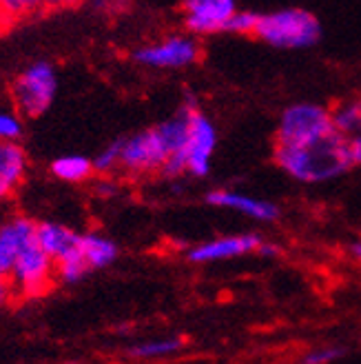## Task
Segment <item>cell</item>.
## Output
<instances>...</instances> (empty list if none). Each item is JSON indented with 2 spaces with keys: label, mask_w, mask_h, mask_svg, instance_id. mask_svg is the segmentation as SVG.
Returning a JSON list of instances; mask_svg holds the SVG:
<instances>
[{
  "label": "cell",
  "mask_w": 361,
  "mask_h": 364,
  "mask_svg": "<svg viewBox=\"0 0 361 364\" xmlns=\"http://www.w3.org/2000/svg\"><path fill=\"white\" fill-rule=\"evenodd\" d=\"M275 160L288 176L306 185L335 180L352 167L350 142L337 129L299 147H275Z\"/></svg>",
  "instance_id": "obj_1"
},
{
  "label": "cell",
  "mask_w": 361,
  "mask_h": 364,
  "mask_svg": "<svg viewBox=\"0 0 361 364\" xmlns=\"http://www.w3.org/2000/svg\"><path fill=\"white\" fill-rule=\"evenodd\" d=\"M255 36L277 49H306L321 38L317 16L301 7L260 14Z\"/></svg>",
  "instance_id": "obj_2"
},
{
  "label": "cell",
  "mask_w": 361,
  "mask_h": 364,
  "mask_svg": "<svg viewBox=\"0 0 361 364\" xmlns=\"http://www.w3.org/2000/svg\"><path fill=\"white\" fill-rule=\"evenodd\" d=\"M215 144H218V129H215L211 118L195 107L191 112L189 138H187L184 149L169 158L162 173L167 178H177L182 173L204 178L211 169V158L215 154Z\"/></svg>",
  "instance_id": "obj_3"
},
{
  "label": "cell",
  "mask_w": 361,
  "mask_h": 364,
  "mask_svg": "<svg viewBox=\"0 0 361 364\" xmlns=\"http://www.w3.org/2000/svg\"><path fill=\"white\" fill-rule=\"evenodd\" d=\"M58 94V74L51 63L35 60L25 67L11 82V100L16 114L23 118H40Z\"/></svg>",
  "instance_id": "obj_4"
},
{
  "label": "cell",
  "mask_w": 361,
  "mask_h": 364,
  "mask_svg": "<svg viewBox=\"0 0 361 364\" xmlns=\"http://www.w3.org/2000/svg\"><path fill=\"white\" fill-rule=\"evenodd\" d=\"M333 129V114L328 109L311 102H297L288 107L279 118L275 147H299L331 134Z\"/></svg>",
  "instance_id": "obj_5"
},
{
  "label": "cell",
  "mask_w": 361,
  "mask_h": 364,
  "mask_svg": "<svg viewBox=\"0 0 361 364\" xmlns=\"http://www.w3.org/2000/svg\"><path fill=\"white\" fill-rule=\"evenodd\" d=\"M169 158H171V149L157 127L138 132L129 138H122L120 169L129 176L162 173Z\"/></svg>",
  "instance_id": "obj_6"
},
{
  "label": "cell",
  "mask_w": 361,
  "mask_h": 364,
  "mask_svg": "<svg viewBox=\"0 0 361 364\" xmlns=\"http://www.w3.org/2000/svg\"><path fill=\"white\" fill-rule=\"evenodd\" d=\"M53 280H56V262L47 256L33 238L21 253L9 276L13 298H40L51 289Z\"/></svg>",
  "instance_id": "obj_7"
},
{
  "label": "cell",
  "mask_w": 361,
  "mask_h": 364,
  "mask_svg": "<svg viewBox=\"0 0 361 364\" xmlns=\"http://www.w3.org/2000/svg\"><path fill=\"white\" fill-rule=\"evenodd\" d=\"M200 58V43L193 36L175 33L133 51V60L153 69H184Z\"/></svg>",
  "instance_id": "obj_8"
},
{
  "label": "cell",
  "mask_w": 361,
  "mask_h": 364,
  "mask_svg": "<svg viewBox=\"0 0 361 364\" xmlns=\"http://www.w3.org/2000/svg\"><path fill=\"white\" fill-rule=\"evenodd\" d=\"M235 11L238 5L233 0H189L184 5V25L195 36L226 31Z\"/></svg>",
  "instance_id": "obj_9"
},
{
  "label": "cell",
  "mask_w": 361,
  "mask_h": 364,
  "mask_svg": "<svg viewBox=\"0 0 361 364\" xmlns=\"http://www.w3.org/2000/svg\"><path fill=\"white\" fill-rule=\"evenodd\" d=\"M264 245V238L257 233H238V235H224L209 242L197 245L189 251V260L204 264V262H220V260H233L248 253H257Z\"/></svg>",
  "instance_id": "obj_10"
},
{
  "label": "cell",
  "mask_w": 361,
  "mask_h": 364,
  "mask_svg": "<svg viewBox=\"0 0 361 364\" xmlns=\"http://www.w3.org/2000/svg\"><path fill=\"white\" fill-rule=\"evenodd\" d=\"M35 238V223L27 215H11L0 223V278L11 276L25 247Z\"/></svg>",
  "instance_id": "obj_11"
},
{
  "label": "cell",
  "mask_w": 361,
  "mask_h": 364,
  "mask_svg": "<svg viewBox=\"0 0 361 364\" xmlns=\"http://www.w3.org/2000/svg\"><path fill=\"white\" fill-rule=\"evenodd\" d=\"M206 203L213 207H222V209H231L244 213L248 218H255V220L262 223H273L279 218V209L275 203H268V200L255 198V196H246L240 191H228V189H215L209 191Z\"/></svg>",
  "instance_id": "obj_12"
},
{
  "label": "cell",
  "mask_w": 361,
  "mask_h": 364,
  "mask_svg": "<svg viewBox=\"0 0 361 364\" xmlns=\"http://www.w3.org/2000/svg\"><path fill=\"white\" fill-rule=\"evenodd\" d=\"M29 158L21 142H0V203L23 185Z\"/></svg>",
  "instance_id": "obj_13"
},
{
  "label": "cell",
  "mask_w": 361,
  "mask_h": 364,
  "mask_svg": "<svg viewBox=\"0 0 361 364\" xmlns=\"http://www.w3.org/2000/svg\"><path fill=\"white\" fill-rule=\"evenodd\" d=\"M78 238H80V233L62 223H53V220L35 223V242H38V247L53 262L62 260L67 253L74 251L78 245Z\"/></svg>",
  "instance_id": "obj_14"
},
{
  "label": "cell",
  "mask_w": 361,
  "mask_h": 364,
  "mask_svg": "<svg viewBox=\"0 0 361 364\" xmlns=\"http://www.w3.org/2000/svg\"><path fill=\"white\" fill-rule=\"evenodd\" d=\"M76 251L80 253V258L87 264L89 273L113 264L118 260V253H120L118 245L111 238H106V235L96 233V231L80 233Z\"/></svg>",
  "instance_id": "obj_15"
},
{
  "label": "cell",
  "mask_w": 361,
  "mask_h": 364,
  "mask_svg": "<svg viewBox=\"0 0 361 364\" xmlns=\"http://www.w3.org/2000/svg\"><path fill=\"white\" fill-rule=\"evenodd\" d=\"M51 173L62 182H71V185H78L94 176V160H89L87 156H60L51 162Z\"/></svg>",
  "instance_id": "obj_16"
},
{
  "label": "cell",
  "mask_w": 361,
  "mask_h": 364,
  "mask_svg": "<svg viewBox=\"0 0 361 364\" xmlns=\"http://www.w3.org/2000/svg\"><path fill=\"white\" fill-rule=\"evenodd\" d=\"M182 340L179 338H160V340H147L140 342L129 349V353L138 360H155V358H167L175 351L182 349Z\"/></svg>",
  "instance_id": "obj_17"
},
{
  "label": "cell",
  "mask_w": 361,
  "mask_h": 364,
  "mask_svg": "<svg viewBox=\"0 0 361 364\" xmlns=\"http://www.w3.org/2000/svg\"><path fill=\"white\" fill-rule=\"evenodd\" d=\"M333 114V124L335 129L344 136L346 140H352L355 136L361 134V112H359V102H346L341 105L337 112Z\"/></svg>",
  "instance_id": "obj_18"
},
{
  "label": "cell",
  "mask_w": 361,
  "mask_h": 364,
  "mask_svg": "<svg viewBox=\"0 0 361 364\" xmlns=\"http://www.w3.org/2000/svg\"><path fill=\"white\" fill-rule=\"evenodd\" d=\"M120 160H122V138L109 142L106 147L94 158V171L106 176L116 169H120Z\"/></svg>",
  "instance_id": "obj_19"
},
{
  "label": "cell",
  "mask_w": 361,
  "mask_h": 364,
  "mask_svg": "<svg viewBox=\"0 0 361 364\" xmlns=\"http://www.w3.org/2000/svg\"><path fill=\"white\" fill-rule=\"evenodd\" d=\"M23 132V116L16 114V109H0V142H18Z\"/></svg>",
  "instance_id": "obj_20"
},
{
  "label": "cell",
  "mask_w": 361,
  "mask_h": 364,
  "mask_svg": "<svg viewBox=\"0 0 361 364\" xmlns=\"http://www.w3.org/2000/svg\"><path fill=\"white\" fill-rule=\"evenodd\" d=\"M257 21H260V14L248 11V9H242V11L238 9L235 16L231 18V23L226 25V31H231V33H255Z\"/></svg>",
  "instance_id": "obj_21"
},
{
  "label": "cell",
  "mask_w": 361,
  "mask_h": 364,
  "mask_svg": "<svg viewBox=\"0 0 361 364\" xmlns=\"http://www.w3.org/2000/svg\"><path fill=\"white\" fill-rule=\"evenodd\" d=\"M344 355V349L341 347H321V349H313L301 358V364H331L335 360H339Z\"/></svg>",
  "instance_id": "obj_22"
},
{
  "label": "cell",
  "mask_w": 361,
  "mask_h": 364,
  "mask_svg": "<svg viewBox=\"0 0 361 364\" xmlns=\"http://www.w3.org/2000/svg\"><path fill=\"white\" fill-rule=\"evenodd\" d=\"M350 142V158H352V167L355 165H361V134L359 136H355L352 140H348Z\"/></svg>",
  "instance_id": "obj_23"
},
{
  "label": "cell",
  "mask_w": 361,
  "mask_h": 364,
  "mask_svg": "<svg viewBox=\"0 0 361 364\" xmlns=\"http://www.w3.org/2000/svg\"><path fill=\"white\" fill-rule=\"evenodd\" d=\"M13 298V291L7 278H0V306H5Z\"/></svg>",
  "instance_id": "obj_24"
},
{
  "label": "cell",
  "mask_w": 361,
  "mask_h": 364,
  "mask_svg": "<svg viewBox=\"0 0 361 364\" xmlns=\"http://www.w3.org/2000/svg\"><path fill=\"white\" fill-rule=\"evenodd\" d=\"M277 251H279V247H277V245H270V242H266V240H264V245L260 247V251H257V253H260V256H275Z\"/></svg>",
  "instance_id": "obj_25"
},
{
  "label": "cell",
  "mask_w": 361,
  "mask_h": 364,
  "mask_svg": "<svg viewBox=\"0 0 361 364\" xmlns=\"http://www.w3.org/2000/svg\"><path fill=\"white\" fill-rule=\"evenodd\" d=\"M350 251H352V256H355V258H357V260L361 262V240H359V242H355Z\"/></svg>",
  "instance_id": "obj_26"
},
{
  "label": "cell",
  "mask_w": 361,
  "mask_h": 364,
  "mask_svg": "<svg viewBox=\"0 0 361 364\" xmlns=\"http://www.w3.org/2000/svg\"><path fill=\"white\" fill-rule=\"evenodd\" d=\"M359 112H361V100H359Z\"/></svg>",
  "instance_id": "obj_27"
}]
</instances>
